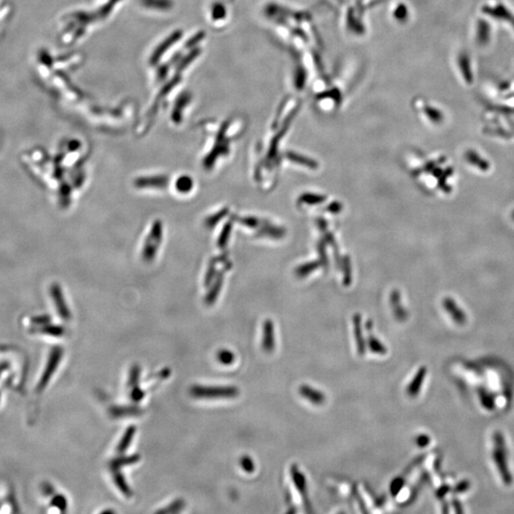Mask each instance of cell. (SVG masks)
<instances>
[{
	"mask_svg": "<svg viewBox=\"0 0 514 514\" xmlns=\"http://www.w3.org/2000/svg\"><path fill=\"white\" fill-rule=\"evenodd\" d=\"M192 396L196 398H234L239 394L238 389L233 386L205 387L195 386L191 389Z\"/></svg>",
	"mask_w": 514,
	"mask_h": 514,
	"instance_id": "1",
	"label": "cell"
},
{
	"mask_svg": "<svg viewBox=\"0 0 514 514\" xmlns=\"http://www.w3.org/2000/svg\"><path fill=\"white\" fill-rule=\"evenodd\" d=\"M494 445H495L494 450H493L494 462L497 466V469L499 471L503 481L507 485H509L512 481V478H511V474L508 471V467H507V453H506L507 450H506L504 437L500 432H496L494 435Z\"/></svg>",
	"mask_w": 514,
	"mask_h": 514,
	"instance_id": "2",
	"label": "cell"
},
{
	"mask_svg": "<svg viewBox=\"0 0 514 514\" xmlns=\"http://www.w3.org/2000/svg\"><path fill=\"white\" fill-rule=\"evenodd\" d=\"M62 356H63V348L59 346H56L55 348H52L51 354L49 355L48 363L46 365L43 374L37 385V391H42L47 387L53 373L58 369L59 363L62 359Z\"/></svg>",
	"mask_w": 514,
	"mask_h": 514,
	"instance_id": "3",
	"label": "cell"
},
{
	"mask_svg": "<svg viewBox=\"0 0 514 514\" xmlns=\"http://www.w3.org/2000/svg\"><path fill=\"white\" fill-rule=\"evenodd\" d=\"M290 476H291V480L294 484L295 489L298 491V493H300V495L303 497L305 507H307V509L309 510V508L311 507V504L308 499L307 481H306L304 474L299 471L296 465H292L290 467Z\"/></svg>",
	"mask_w": 514,
	"mask_h": 514,
	"instance_id": "4",
	"label": "cell"
},
{
	"mask_svg": "<svg viewBox=\"0 0 514 514\" xmlns=\"http://www.w3.org/2000/svg\"><path fill=\"white\" fill-rule=\"evenodd\" d=\"M262 348L266 353H273L276 348L275 326L272 320H266L263 326Z\"/></svg>",
	"mask_w": 514,
	"mask_h": 514,
	"instance_id": "5",
	"label": "cell"
},
{
	"mask_svg": "<svg viewBox=\"0 0 514 514\" xmlns=\"http://www.w3.org/2000/svg\"><path fill=\"white\" fill-rule=\"evenodd\" d=\"M298 391L301 396H303L306 400H308L314 405H322L326 400V396L322 391H318L308 385L300 386Z\"/></svg>",
	"mask_w": 514,
	"mask_h": 514,
	"instance_id": "6",
	"label": "cell"
},
{
	"mask_svg": "<svg viewBox=\"0 0 514 514\" xmlns=\"http://www.w3.org/2000/svg\"><path fill=\"white\" fill-rule=\"evenodd\" d=\"M142 413V410L138 405H115L110 409V414L113 418H125L138 416Z\"/></svg>",
	"mask_w": 514,
	"mask_h": 514,
	"instance_id": "7",
	"label": "cell"
},
{
	"mask_svg": "<svg viewBox=\"0 0 514 514\" xmlns=\"http://www.w3.org/2000/svg\"><path fill=\"white\" fill-rule=\"evenodd\" d=\"M443 306H444L445 310L450 315V317L453 319L457 324L462 325L466 322L467 317H466L465 312L458 307V305L453 299H451L449 297L445 298L443 301Z\"/></svg>",
	"mask_w": 514,
	"mask_h": 514,
	"instance_id": "8",
	"label": "cell"
},
{
	"mask_svg": "<svg viewBox=\"0 0 514 514\" xmlns=\"http://www.w3.org/2000/svg\"><path fill=\"white\" fill-rule=\"evenodd\" d=\"M354 332L357 351L359 355H364L367 348V342L364 338L361 317L359 314H355L354 316Z\"/></svg>",
	"mask_w": 514,
	"mask_h": 514,
	"instance_id": "9",
	"label": "cell"
},
{
	"mask_svg": "<svg viewBox=\"0 0 514 514\" xmlns=\"http://www.w3.org/2000/svg\"><path fill=\"white\" fill-rule=\"evenodd\" d=\"M372 323L371 321H368L367 323V330H368V339L367 344L369 347V350L375 355H385L387 354V348L384 344L379 340L377 337L374 336L372 333Z\"/></svg>",
	"mask_w": 514,
	"mask_h": 514,
	"instance_id": "10",
	"label": "cell"
},
{
	"mask_svg": "<svg viewBox=\"0 0 514 514\" xmlns=\"http://www.w3.org/2000/svg\"><path fill=\"white\" fill-rule=\"evenodd\" d=\"M426 375H427V368L426 367H421L420 369H418V371L416 372V374L413 377V379L411 381L410 385L408 386V388H407V393L411 397H415V396L418 395V393L420 392L422 385H423L424 381H425Z\"/></svg>",
	"mask_w": 514,
	"mask_h": 514,
	"instance_id": "11",
	"label": "cell"
},
{
	"mask_svg": "<svg viewBox=\"0 0 514 514\" xmlns=\"http://www.w3.org/2000/svg\"><path fill=\"white\" fill-rule=\"evenodd\" d=\"M140 455L139 454H132V455H127V456H119L116 457L115 459H113L110 463V467L112 468L113 471L115 470H119L121 469L122 467H125V466H130V465H133V464L138 463V461L140 460Z\"/></svg>",
	"mask_w": 514,
	"mask_h": 514,
	"instance_id": "12",
	"label": "cell"
},
{
	"mask_svg": "<svg viewBox=\"0 0 514 514\" xmlns=\"http://www.w3.org/2000/svg\"><path fill=\"white\" fill-rule=\"evenodd\" d=\"M136 432H137V427L134 426H130V427H128L126 429V431L124 432L123 436L121 438V440L119 442L117 448H116V451L118 453H124L125 451H127L129 447H130V443L132 441L134 435H136Z\"/></svg>",
	"mask_w": 514,
	"mask_h": 514,
	"instance_id": "13",
	"label": "cell"
},
{
	"mask_svg": "<svg viewBox=\"0 0 514 514\" xmlns=\"http://www.w3.org/2000/svg\"><path fill=\"white\" fill-rule=\"evenodd\" d=\"M465 158L469 163H471L472 166L477 167L478 169H480L482 171H488L490 169L489 162L485 158H482L480 156V154L474 151H469V152H466Z\"/></svg>",
	"mask_w": 514,
	"mask_h": 514,
	"instance_id": "14",
	"label": "cell"
},
{
	"mask_svg": "<svg viewBox=\"0 0 514 514\" xmlns=\"http://www.w3.org/2000/svg\"><path fill=\"white\" fill-rule=\"evenodd\" d=\"M113 478H114V482L116 484L117 489L123 493L125 496L127 497H130L132 495V492L130 490V485H128L126 479L124 477L123 473L120 472L119 470H115L114 471V473H113Z\"/></svg>",
	"mask_w": 514,
	"mask_h": 514,
	"instance_id": "15",
	"label": "cell"
},
{
	"mask_svg": "<svg viewBox=\"0 0 514 514\" xmlns=\"http://www.w3.org/2000/svg\"><path fill=\"white\" fill-rule=\"evenodd\" d=\"M52 297L55 300V303L57 305L58 313L60 316L65 320L70 318V312L65 304V301L63 300V297L61 295V292L58 290H55L52 291Z\"/></svg>",
	"mask_w": 514,
	"mask_h": 514,
	"instance_id": "16",
	"label": "cell"
},
{
	"mask_svg": "<svg viewBox=\"0 0 514 514\" xmlns=\"http://www.w3.org/2000/svg\"><path fill=\"white\" fill-rule=\"evenodd\" d=\"M185 507V502L182 499H177L174 501L172 504H170L166 507L157 510V513H177L180 512L182 509Z\"/></svg>",
	"mask_w": 514,
	"mask_h": 514,
	"instance_id": "17",
	"label": "cell"
},
{
	"mask_svg": "<svg viewBox=\"0 0 514 514\" xmlns=\"http://www.w3.org/2000/svg\"><path fill=\"white\" fill-rule=\"evenodd\" d=\"M36 331L38 333H44V334L51 335V336H56V337L61 336L64 333V330L62 327L53 326V325H45L40 329H37Z\"/></svg>",
	"mask_w": 514,
	"mask_h": 514,
	"instance_id": "18",
	"label": "cell"
},
{
	"mask_svg": "<svg viewBox=\"0 0 514 514\" xmlns=\"http://www.w3.org/2000/svg\"><path fill=\"white\" fill-rule=\"evenodd\" d=\"M218 361L225 366L232 365L234 362V354L229 349H221L218 355Z\"/></svg>",
	"mask_w": 514,
	"mask_h": 514,
	"instance_id": "19",
	"label": "cell"
},
{
	"mask_svg": "<svg viewBox=\"0 0 514 514\" xmlns=\"http://www.w3.org/2000/svg\"><path fill=\"white\" fill-rule=\"evenodd\" d=\"M140 372H141V369H140V367L138 365H133L130 368L129 380H128V386L130 388H133L136 386H138L139 379H140Z\"/></svg>",
	"mask_w": 514,
	"mask_h": 514,
	"instance_id": "20",
	"label": "cell"
},
{
	"mask_svg": "<svg viewBox=\"0 0 514 514\" xmlns=\"http://www.w3.org/2000/svg\"><path fill=\"white\" fill-rule=\"evenodd\" d=\"M51 504V506L57 507L60 511H65L67 509V505H68L65 496H63L62 494H58V495L53 496Z\"/></svg>",
	"mask_w": 514,
	"mask_h": 514,
	"instance_id": "21",
	"label": "cell"
},
{
	"mask_svg": "<svg viewBox=\"0 0 514 514\" xmlns=\"http://www.w3.org/2000/svg\"><path fill=\"white\" fill-rule=\"evenodd\" d=\"M489 33L490 28L485 22H481L479 24V29H478V39L481 43H485L489 38Z\"/></svg>",
	"mask_w": 514,
	"mask_h": 514,
	"instance_id": "22",
	"label": "cell"
},
{
	"mask_svg": "<svg viewBox=\"0 0 514 514\" xmlns=\"http://www.w3.org/2000/svg\"><path fill=\"white\" fill-rule=\"evenodd\" d=\"M240 465H241L243 471H246L248 473H252L255 470V466H254L253 459L248 455H245L240 459Z\"/></svg>",
	"mask_w": 514,
	"mask_h": 514,
	"instance_id": "23",
	"label": "cell"
},
{
	"mask_svg": "<svg viewBox=\"0 0 514 514\" xmlns=\"http://www.w3.org/2000/svg\"><path fill=\"white\" fill-rule=\"evenodd\" d=\"M480 398H481V402H482L483 405H485V409H488V410L493 409L494 401H493V396L491 394H489L488 391H480Z\"/></svg>",
	"mask_w": 514,
	"mask_h": 514,
	"instance_id": "24",
	"label": "cell"
},
{
	"mask_svg": "<svg viewBox=\"0 0 514 514\" xmlns=\"http://www.w3.org/2000/svg\"><path fill=\"white\" fill-rule=\"evenodd\" d=\"M145 396V391H143L142 389L139 388V386H136L133 388H131V391H130V399L134 402V403H138L140 402L142 399L144 398Z\"/></svg>",
	"mask_w": 514,
	"mask_h": 514,
	"instance_id": "25",
	"label": "cell"
},
{
	"mask_svg": "<svg viewBox=\"0 0 514 514\" xmlns=\"http://www.w3.org/2000/svg\"><path fill=\"white\" fill-rule=\"evenodd\" d=\"M404 484H405V481L402 479L401 477L395 478L392 482H391V493L393 496L397 495L399 492L402 490V488L404 486Z\"/></svg>",
	"mask_w": 514,
	"mask_h": 514,
	"instance_id": "26",
	"label": "cell"
},
{
	"mask_svg": "<svg viewBox=\"0 0 514 514\" xmlns=\"http://www.w3.org/2000/svg\"><path fill=\"white\" fill-rule=\"evenodd\" d=\"M416 444L420 448H425L430 443V438L427 435H420L416 437Z\"/></svg>",
	"mask_w": 514,
	"mask_h": 514,
	"instance_id": "27",
	"label": "cell"
},
{
	"mask_svg": "<svg viewBox=\"0 0 514 514\" xmlns=\"http://www.w3.org/2000/svg\"><path fill=\"white\" fill-rule=\"evenodd\" d=\"M467 58V57H462V58H461V60H460V64H462V65H468V64H470V63H469V61H468V58ZM465 68H466V73H465V77H466V79H469L470 80V81H471V69H470V65L466 66Z\"/></svg>",
	"mask_w": 514,
	"mask_h": 514,
	"instance_id": "28",
	"label": "cell"
},
{
	"mask_svg": "<svg viewBox=\"0 0 514 514\" xmlns=\"http://www.w3.org/2000/svg\"><path fill=\"white\" fill-rule=\"evenodd\" d=\"M42 490H43L44 494H46L47 496H51L55 493L53 486L51 484H48V483H45L42 485Z\"/></svg>",
	"mask_w": 514,
	"mask_h": 514,
	"instance_id": "29",
	"label": "cell"
},
{
	"mask_svg": "<svg viewBox=\"0 0 514 514\" xmlns=\"http://www.w3.org/2000/svg\"><path fill=\"white\" fill-rule=\"evenodd\" d=\"M50 321V318L49 317H38V318L33 319V322L36 323L37 325H46L48 324Z\"/></svg>",
	"mask_w": 514,
	"mask_h": 514,
	"instance_id": "30",
	"label": "cell"
},
{
	"mask_svg": "<svg viewBox=\"0 0 514 514\" xmlns=\"http://www.w3.org/2000/svg\"><path fill=\"white\" fill-rule=\"evenodd\" d=\"M469 486H470V485L467 482L466 483H460L456 486V493H463L464 491H466Z\"/></svg>",
	"mask_w": 514,
	"mask_h": 514,
	"instance_id": "31",
	"label": "cell"
},
{
	"mask_svg": "<svg viewBox=\"0 0 514 514\" xmlns=\"http://www.w3.org/2000/svg\"><path fill=\"white\" fill-rule=\"evenodd\" d=\"M102 513H114V511H113V510H111V509H109V510H105V511H102Z\"/></svg>",
	"mask_w": 514,
	"mask_h": 514,
	"instance_id": "32",
	"label": "cell"
},
{
	"mask_svg": "<svg viewBox=\"0 0 514 514\" xmlns=\"http://www.w3.org/2000/svg\"><path fill=\"white\" fill-rule=\"evenodd\" d=\"M512 218H513V220H514V211H513V212H512Z\"/></svg>",
	"mask_w": 514,
	"mask_h": 514,
	"instance_id": "33",
	"label": "cell"
}]
</instances>
